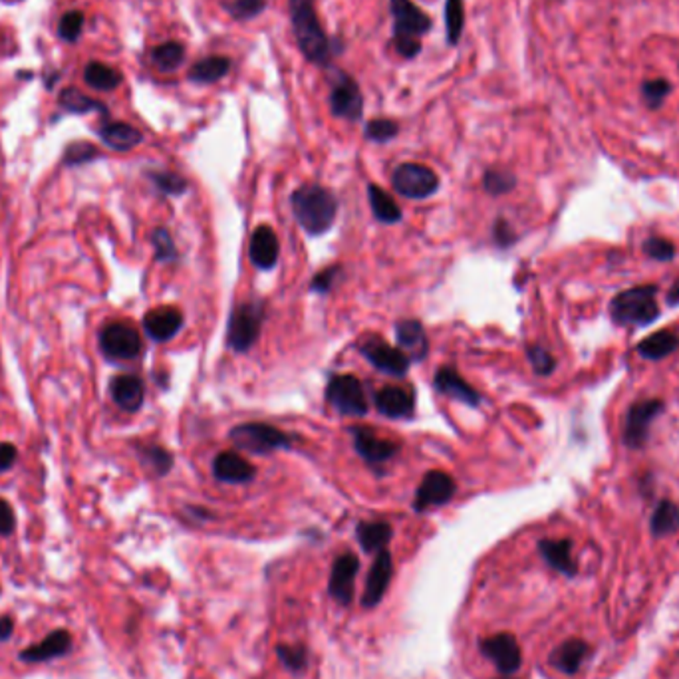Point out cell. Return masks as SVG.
<instances>
[{
	"label": "cell",
	"instance_id": "cell-1",
	"mask_svg": "<svg viewBox=\"0 0 679 679\" xmlns=\"http://www.w3.org/2000/svg\"><path fill=\"white\" fill-rule=\"evenodd\" d=\"M291 207L298 225L313 237L328 232L338 215L336 197L322 185L298 187L291 195Z\"/></svg>",
	"mask_w": 679,
	"mask_h": 679
},
{
	"label": "cell",
	"instance_id": "cell-2",
	"mask_svg": "<svg viewBox=\"0 0 679 679\" xmlns=\"http://www.w3.org/2000/svg\"><path fill=\"white\" fill-rule=\"evenodd\" d=\"M294 36L304 58L318 66H326L332 56L330 40L320 25L314 0H288Z\"/></svg>",
	"mask_w": 679,
	"mask_h": 679
},
{
	"label": "cell",
	"instance_id": "cell-3",
	"mask_svg": "<svg viewBox=\"0 0 679 679\" xmlns=\"http://www.w3.org/2000/svg\"><path fill=\"white\" fill-rule=\"evenodd\" d=\"M660 288L655 284H640L618 293L610 300V316L618 326H650L660 318L658 304Z\"/></svg>",
	"mask_w": 679,
	"mask_h": 679
},
{
	"label": "cell",
	"instance_id": "cell-4",
	"mask_svg": "<svg viewBox=\"0 0 679 679\" xmlns=\"http://www.w3.org/2000/svg\"><path fill=\"white\" fill-rule=\"evenodd\" d=\"M394 16V42L404 58H416L421 52V36L431 28V18L411 0H389Z\"/></svg>",
	"mask_w": 679,
	"mask_h": 679
},
{
	"label": "cell",
	"instance_id": "cell-5",
	"mask_svg": "<svg viewBox=\"0 0 679 679\" xmlns=\"http://www.w3.org/2000/svg\"><path fill=\"white\" fill-rule=\"evenodd\" d=\"M229 437L237 449L254 455H269L278 449H291L294 443V437L288 436V433L259 421L241 423V426L231 429Z\"/></svg>",
	"mask_w": 679,
	"mask_h": 679
},
{
	"label": "cell",
	"instance_id": "cell-6",
	"mask_svg": "<svg viewBox=\"0 0 679 679\" xmlns=\"http://www.w3.org/2000/svg\"><path fill=\"white\" fill-rule=\"evenodd\" d=\"M264 318L262 300H249L239 304L229 318L227 328V346L232 352H249L257 344Z\"/></svg>",
	"mask_w": 679,
	"mask_h": 679
},
{
	"label": "cell",
	"instance_id": "cell-7",
	"mask_svg": "<svg viewBox=\"0 0 679 679\" xmlns=\"http://www.w3.org/2000/svg\"><path fill=\"white\" fill-rule=\"evenodd\" d=\"M326 402L342 416L362 417L370 409L364 386L355 376L332 377L326 387Z\"/></svg>",
	"mask_w": 679,
	"mask_h": 679
},
{
	"label": "cell",
	"instance_id": "cell-8",
	"mask_svg": "<svg viewBox=\"0 0 679 679\" xmlns=\"http://www.w3.org/2000/svg\"><path fill=\"white\" fill-rule=\"evenodd\" d=\"M664 407L665 404L658 397L642 399V402L630 406L624 421V436H622L628 449L640 451L645 448V443L650 439V427L658 419Z\"/></svg>",
	"mask_w": 679,
	"mask_h": 679
},
{
	"label": "cell",
	"instance_id": "cell-9",
	"mask_svg": "<svg viewBox=\"0 0 679 679\" xmlns=\"http://www.w3.org/2000/svg\"><path fill=\"white\" fill-rule=\"evenodd\" d=\"M396 191L406 199H427L439 189L437 173L421 163H402L392 175Z\"/></svg>",
	"mask_w": 679,
	"mask_h": 679
},
{
	"label": "cell",
	"instance_id": "cell-10",
	"mask_svg": "<svg viewBox=\"0 0 679 679\" xmlns=\"http://www.w3.org/2000/svg\"><path fill=\"white\" fill-rule=\"evenodd\" d=\"M99 346L109 360H133L141 352V336L129 322H111L99 334Z\"/></svg>",
	"mask_w": 679,
	"mask_h": 679
},
{
	"label": "cell",
	"instance_id": "cell-11",
	"mask_svg": "<svg viewBox=\"0 0 679 679\" xmlns=\"http://www.w3.org/2000/svg\"><path fill=\"white\" fill-rule=\"evenodd\" d=\"M360 354L376 367V370L396 377H404L411 364L404 350L392 346V344H387L380 336L365 338L360 344Z\"/></svg>",
	"mask_w": 679,
	"mask_h": 679
},
{
	"label": "cell",
	"instance_id": "cell-12",
	"mask_svg": "<svg viewBox=\"0 0 679 679\" xmlns=\"http://www.w3.org/2000/svg\"><path fill=\"white\" fill-rule=\"evenodd\" d=\"M330 108L334 116L346 121H358L364 114V96L360 86L346 72H338L334 77Z\"/></svg>",
	"mask_w": 679,
	"mask_h": 679
},
{
	"label": "cell",
	"instance_id": "cell-13",
	"mask_svg": "<svg viewBox=\"0 0 679 679\" xmlns=\"http://www.w3.org/2000/svg\"><path fill=\"white\" fill-rule=\"evenodd\" d=\"M481 653L487 660H491L497 670L505 675L515 674L522 662L520 645L513 633L509 632L481 640Z\"/></svg>",
	"mask_w": 679,
	"mask_h": 679
},
{
	"label": "cell",
	"instance_id": "cell-14",
	"mask_svg": "<svg viewBox=\"0 0 679 679\" xmlns=\"http://www.w3.org/2000/svg\"><path fill=\"white\" fill-rule=\"evenodd\" d=\"M455 491H458V485H455L453 477L443 471H429L423 477V481L419 483L416 491L414 510L423 513V510H427L431 507L448 505Z\"/></svg>",
	"mask_w": 679,
	"mask_h": 679
},
{
	"label": "cell",
	"instance_id": "cell-15",
	"mask_svg": "<svg viewBox=\"0 0 679 679\" xmlns=\"http://www.w3.org/2000/svg\"><path fill=\"white\" fill-rule=\"evenodd\" d=\"M352 439H354V449L360 458L370 463V465H380L386 463L392 458H396L399 451V443L380 437L377 433L370 427H350Z\"/></svg>",
	"mask_w": 679,
	"mask_h": 679
},
{
	"label": "cell",
	"instance_id": "cell-16",
	"mask_svg": "<svg viewBox=\"0 0 679 679\" xmlns=\"http://www.w3.org/2000/svg\"><path fill=\"white\" fill-rule=\"evenodd\" d=\"M374 404L389 419H409L416 414V392L411 386H386L376 394Z\"/></svg>",
	"mask_w": 679,
	"mask_h": 679
},
{
	"label": "cell",
	"instance_id": "cell-17",
	"mask_svg": "<svg viewBox=\"0 0 679 679\" xmlns=\"http://www.w3.org/2000/svg\"><path fill=\"white\" fill-rule=\"evenodd\" d=\"M72 636L68 630L58 628L50 632L46 638L42 642L28 645V648L22 650L18 653V660L25 664H44V662H52L56 658H62V655L68 653L72 650Z\"/></svg>",
	"mask_w": 679,
	"mask_h": 679
},
{
	"label": "cell",
	"instance_id": "cell-18",
	"mask_svg": "<svg viewBox=\"0 0 679 679\" xmlns=\"http://www.w3.org/2000/svg\"><path fill=\"white\" fill-rule=\"evenodd\" d=\"M392 574H394L392 554L384 549L376 554V561L372 564L370 574H367L365 590L362 596V604L365 608H374L382 602V598L389 586V581H392Z\"/></svg>",
	"mask_w": 679,
	"mask_h": 679
},
{
	"label": "cell",
	"instance_id": "cell-19",
	"mask_svg": "<svg viewBox=\"0 0 679 679\" xmlns=\"http://www.w3.org/2000/svg\"><path fill=\"white\" fill-rule=\"evenodd\" d=\"M358 569L360 561L352 552H344L334 561L330 574V594L344 606H348L354 600V578L358 574Z\"/></svg>",
	"mask_w": 679,
	"mask_h": 679
},
{
	"label": "cell",
	"instance_id": "cell-20",
	"mask_svg": "<svg viewBox=\"0 0 679 679\" xmlns=\"http://www.w3.org/2000/svg\"><path fill=\"white\" fill-rule=\"evenodd\" d=\"M213 475L221 483L242 485L257 477V467L235 451H221L213 459Z\"/></svg>",
	"mask_w": 679,
	"mask_h": 679
},
{
	"label": "cell",
	"instance_id": "cell-21",
	"mask_svg": "<svg viewBox=\"0 0 679 679\" xmlns=\"http://www.w3.org/2000/svg\"><path fill=\"white\" fill-rule=\"evenodd\" d=\"M433 387H436L439 394L458 399V402L469 407H477L481 404V394H478L471 384H467L459 376V372L451 365L439 367V372L433 377Z\"/></svg>",
	"mask_w": 679,
	"mask_h": 679
},
{
	"label": "cell",
	"instance_id": "cell-22",
	"mask_svg": "<svg viewBox=\"0 0 679 679\" xmlns=\"http://www.w3.org/2000/svg\"><path fill=\"white\" fill-rule=\"evenodd\" d=\"M183 326V314L181 310L173 306H159L153 308L143 316V330L148 332V336L155 342H170L180 334Z\"/></svg>",
	"mask_w": 679,
	"mask_h": 679
},
{
	"label": "cell",
	"instance_id": "cell-23",
	"mask_svg": "<svg viewBox=\"0 0 679 679\" xmlns=\"http://www.w3.org/2000/svg\"><path fill=\"white\" fill-rule=\"evenodd\" d=\"M278 254H281V244H278L276 232L269 225L254 229L249 247L251 262L259 271H273L278 262Z\"/></svg>",
	"mask_w": 679,
	"mask_h": 679
},
{
	"label": "cell",
	"instance_id": "cell-24",
	"mask_svg": "<svg viewBox=\"0 0 679 679\" xmlns=\"http://www.w3.org/2000/svg\"><path fill=\"white\" fill-rule=\"evenodd\" d=\"M539 552L550 569L564 576H576L578 566L572 556V542L569 539H542L539 542Z\"/></svg>",
	"mask_w": 679,
	"mask_h": 679
},
{
	"label": "cell",
	"instance_id": "cell-25",
	"mask_svg": "<svg viewBox=\"0 0 679 679\" xmlns=\"http://www.w3.org/2000/svg\"><path fill=\"white\" fill-rule=\"evenodd\" d=\"M109 392H111V399L118 404V407L128 411V414L138 411L143 406V397H146V387H143V382L133 374H124V376L114 377L109 384Z\"/></svg>",
	"mask_w": 679,
	"mask_h": 679
},
{
	"label": "cell",
	"instance_id": "cell-26",
	"mask_svg": "<svg viewBox=\"0 0 679 679\" xmlns=\"http://www.w3.org/2000/svg\"><path fill=\"white\" fill-rule=\"evenodd\" d=\"M396 340L409 360H423L429 352V342L417 320H402L396 326Z\"/></svg>",
	"mask_w": 679,
	"mask_h": 679
},
{
	"label": "cell",
	"instance_id": "cell-27",
	"mask_svg": "<svg viewBox=\"0 0 679 679\" xmlns=\"http://www.w3.org/2000/svg\"><path fill=\"white\" fill-rule=\"evenodd\" d=\"M677 350H679V336L672 330L653 332L636 346V352L642 355V358L650 360V362H660V360L670 358V355Z\"/></svg>",
	"mask_w": 679,
	"mask_h": 679
},
{
	"label": "cell",
	"instance_id": "cell-28",
	"mask_svg": "<svg viewBox=\"0 0 679 679\" xmlns=\"http://www.w3.org/2000/svg\"><path fill=\"white\" fill-rule=\"evenodd\" d=\"M586 655H588L586 642L576 640V638L566 640L550 653V665L566 675H574L578 670H581Z\"/></svg>",
	"mask_w": 679,
	"mask_h": 679
},
{
	"label": "cell",
	"instance_id": "cell-29",
	"mask_svg": "<svg viewBox=\"0 0 679 679\" xmlns=\"http://www.w3.org/2000/svg\"><path fill=\"white\" fill-rule=\"evenodd\" d=\"M99 138H102L108 148L116 151H129L139 146L143 139L139 129L124 124V121H109V124H104L99 128Z\"/></svg>",
	"mask_w": 679,
	"mask_h": 679
},
{
	"label": "cell",
	"instance_id": "cell-30",
	"mask_svg": "<svg viewBox=\"0 0 679 679\" xmlns=\"http://www.w3.org/2000/svg\"><path fill=\"white\" fill-rule=\"evenodd\" d=\"M367 201H370L374 217L380 222L396 225V222L402 221V209L396 203V199L384 191L382 187L367 185Z\"/></svg>",
	"mask_w": 679,
	"mask_h": 679
},
{
	"label": "cell",
	"instance_id": "cell-31",
	"mask_svg": "<svg viewBox=\"0 0 679 679\" xmlns=\"http://www.w3.org/2000/svg\"><path fill=\"white\" fill-rule=\"evenodd\" d=\"M231 70V60L227 56H207V58L199 60L191 66L189 70V80L197 84H213L225 77Z\"/></svg>",
	"mask_w": 679,
	"mask_h": 679
},
{
	"label": "cell",
	"instance_id": "cell-32",
	"mask_svg": "<svg viewBox=\"0 0 679 679\" xmlns=\"http://www.w3.org/2000/svg\"><path fill=\"white\" fill-rule=\"evenodd\" d=\"M650 530L655 539L670 537L679 530V507L674 500H660L650 519Z\"/></svg>",
	"mask_w": 679,
	"mask_h": 679
},
{
	"label": "cell",
	"instance_id": "cell-33",
	"mask_svg": "<svg viewBox=\"0 0 679 679\" xmlns=\"http://www.w3.org/2000/svg\"><path fill=\"white\" fill-rule=\"evenodd\" d=\"M358 540L365 552H380L386 549V544L392 540V527L384 520L376 522H360L358 529Z\"/></svg>",
	"mask_w": 679,
	"mask_h": 679
},
{
	"label": "cell",
	"instance_id": "cell-34",
	"mask_svg": "<svg viewBox=\"0 0 679 679\" xmlns=\"http://www.w3.org/2000/svg\"><path fill=\"white\" fill-rule=\"evenodd\" d=\"M84 80L98 92H111L121 84V74L102 62H90L84 70Z\"/></svg>",
	"mask_w": 679,
	"mask_h": 679
},
{
	"label": "cell",
	"instance_id": "cell-35",
	"mask_svg": "<svg viewBox=\"0 0 679 679\" xmlns=\"http://www.w3.org/2000/svg\"><path fill=\"white\" fill-rule=\"evenodd\" d=\"M151 60L161 72H173L180 68L185 60V46L181 42H163L158 48H153Z\"/></svg>",
	"mask_w": 679,
	"mask_h": 679
},
{
	"label": "cell",
	"instance_id": "cell-36",
	"mask_svg": "<svg viewBox=\"0 0 679 679\" xmlns=\"http://www.w3.org/2000/svg\"><path fill=\"white\" fill-rule=\"evenodd\" d=\"M58 102L66 111H72V114H87V111H94V109L104 111L106 114L104 104H99L98 99L82 94L80 90H76V87H66V90H62Z\"/></svg>",
	"mask_w": 679,
	"mask_h": 679
},
{
	"label": "cell",
	"instance_id": "cell-37",
	"mask_svg": "<svg viewBox=\"0 0 679 679\" xmlns=\"http://www.w3.org/2000/svg\"><path fill=\"white\" fill-rule=\"evenodd\" d=\"M465 26V6L463 0H448L445 3V30H448V44L455 46L461 40Z\"/></svg>",
	"mask_w": 679,
	"mask_h": 679
},
{
	"label": "cell",
	"instance_id": "cell-38",
	"mask_svg": "<svg viewBox=\"0 0 679 679\" xmlns=\"http://www.w3.org/2000/svg\"><path fill=\"white\" fill-rule=\"evenodd\" d=\"M517 177L507 170H489L483 175V187L489 195H507L515 189Z\"/></svg>",
	"mask_w": 679,
	"mask_h": 679
},
{
	"label": "cell",
	"instance_id": "cell-39",
	"mask_svg": "<svg viewBox=\"0 0 679 679\" xmlns=\"http://www.w3.org/2000/svg\"><path fill=\"white\" fill-rule=\"evenodd\" d=\"M670 94L672 84L665 77H655V80H645L642 84V98L650 109H660Z\"/></svg>",
	"mask_w": 679,
	"mask_h": 679
},
{
	"label": "cell",
	"instance_id": "cell-40",
	"mask_svg": "<svg viewBox=\"0 0 679 679\" xmlns=\"http://www.w3.org/2000/svg\"><path fill=\"white\" fill-rule=\"evenodd\" d=\"M141 455H143V461H146L149 469H153L155 475L163 477L171 471L173 455L167 449L158 448V445H148V448H143Z\"/></svg>",
	"mask_w": 679,
	"mask_h": 679
},
{
	"label": "cell",
	"instance_id": "cell-41",
	"mask_svg": "<svg viewBox=\"0 0 679 679\" xmlns=\"http://www.w3.org/2000/svg\"><path fill=\"white\" fill-rule=\"evenodd\" d=\"M364 133H365V139L376 141V143H386V141H392L397 136L399 126L394 119L376 118L372 121H367Z\"/></svg>",
	"mask_w": 679,
	"mask_h": 679
},
{
	"label": "cell",
	"instance_id": "cell-42",
	"mask_svg": "<svg viewBox=\"0 0 679 679\" xmlns=\"http://www.w3.org/2000/svg\"><path fill=\"white\" fill-rule=\"evenodd\" d=\"M643 252L645 257H650L652 261H658V262H670L675 259V247L674 242L670 239H664V237H650L643 241Z\"/></svg>",
	"mask_w": 679,
	"mask_h": 679
},
{
	"label": "cell",
	"instance_id": "cell-43",
	"mask_svg": "<svg viewBox=\"0 0 679 679\" xmlns=\"http://www.w3.org/2000/svg\"><path fill=\"white\" fill-rule=\"evenodd\" d=\"M527 358L537 376H550L556 370L554 355L547 348L540 346V344H532V346L527 348Z\"/></svg>",
	"mask_w": 679,
	"mask_h": 679
},
{
	"label": "cell",
	"instance_id": "cell-44",
	"mask_svg": "<svg viewBox=\"0 0 679 679\" xmlns=\"http://www.w3.org/2000/svg\"><path fill=\"white\" fill-rule=\"evenodd\" d=\"M151 242H153V249H155V259H158V261L173 262V261H177V257H180V254H177L175 244H173V239L170 235V231H167V229H163V227L155 229L151 232Z\"/></svg>",
	"mask_w": 679,
	"mask_h": 679
},
{
	"label": "cell",
	"instance_id": "cell-45",
	"mask_svg": "<svg viewBox=\"0 0 679 679\" xmlns=\"http://www.w3.org/2000/svg\"><path fill=\"white\" fill-rule=\"evenodd\" d=\"M149 180L155 183L163 195H183L187 191V181L181 175L171 171H158L149 173Z\"/></svg>",
	"mask_w": 679,
	"mask_h": 679
},
{
	"label": "cell",
	"instance_id": "cell-46",
	"mask_svg": "<svg viewBox=\"0 0 679 679\" xmlns=\"http://www.w3.org/2000/svg\"><path fill=\"white\" fill-rule=\"evenodd\" d=\"M84 22H86V16L84 13H80V10H70V13H66L60 18V25H58L60 38L64 42H76L82 35Z\"/></svg>",
	"mask_w": 679,
	"mask_h": 679
},
{
	"label": "cell",
	"instance_id": "cell-47",
	"mask_svg": "<svg viewBox=\"0 0 679 679\" xmlns=\"http://www.w3.org/2000/svg\"><path fill=\"white\" fill-rule=\"evenodd\" d=\"M266 8V0H232L227 6L229 15L235 20H251L257 18Z\"/></svg>",
	"mask_w": 679,
	"mask_h": 679
},
{
	"label": "cell",
	"instance_id": "cell-48",
	"mask_svg": "<svg viewBox=\"0 0 679 679\" xmlns=\"http://www.w3.org/2000/svg\"><path fill=\"white\" fill-rule=\"evenodd\" d=\"M278 658L293 672H303L308 662V655L304 648H291V645H278L276 648Z\"/></svg>",
	"mask_w": 679,
	"mask_h": 679
},
{
	"label": "cell",
	"instance_id": "cell-49",
	"mask_svg": "<svg viewBox=\"0 0 679 679\" xmlns=\"http://www.w3.org/2000/svg\"><path fill=\"white\" fill-rule=\"evenodd\" d=\"M96 155H98V151H96L94 146H90V143H86V141L72 143V146L66 149L64 163L66 165H80V163L94 159Z\"/></svg>",
	"mask_w": 679,
	"mask_h": 679
},
{
	"label": "cell",
	"instance_id": "cell-50",
	"mask_svg": "<svg viewBox=\"0 0 679 679\" xmlns=\"http://www.w3.org/2000/svg\"><path fill=\"white\" fill-rule=\"evenodd\" d=\"M340 273H342V269H340L338 264L328 266V269L320 271V273L314 276V281H313V284H310V288H313L314 293H320V294L330 293V291H332V286H334V283L338 281Z\"/></svg>",
	"mask_w": 679,
	"mask_h": 679
},
{
	"label": "cell",
	"instance_id": "cell-51",
	"mask_svg": "<svg viewBox=\"0 0 679 679\" xmlns=\"http://www.w3.org/2000/svg\"><path fill=\"white\" fill-rule=\"evenodd\" d=\"M16 529L15 510L5 499H0V537H10Z\"/></svg>",
	"mask_w": 679,
	"mask_h": 679
},
{
	"label": "cell",
	"instance_id": "cell-52",
	"mask_svg": "<svg viewBox=\"0 0 679 679\" xmlns=\"http://www.w3.org/2000/svg\"><path fill=\"white\" fill-rule=\"evenodd\" d=\"M515 239L517 237H515V232H513V229H510L509 222L503 221V219H499L495 222V241H497V244H500V247H510V244L515 242Z\"/></svg>",
	"mask_w": 679,
	"mask_h": 679
},
{
	"label": "cell",
	"instance_id": "cell-53",
	"mask_svg": "<svg viewBox=\"0 0 679 679\" xmlns=\"http://www.w3.org/2000/svg\"><path fill=\"white\" fill-rule=\"evenodd\" d=\"M16 461V448L10 443L0 445V471H8Z\"/></svg>",
	"mask_w": 679,
	"mask_h": 679
},
{
	"label": "cell",
	"instance_id": "cell-54",
	"mask_svg": "<svg viewBox=\"0 0 679 679\" xmlns=\"http://www.w3.org/2000/svg\"><path fill=\"white\" fill-rule=\"evenodd\" d=\"M15 633V620L10 616H0V642H8Z\"/></svg>",
	"mask_w": 679,
	"mask_h": 679
},
{
	"label": "cell",
	"instance_id": "cell-55",
	"mask_svg": "<svg viewBox=\"0 0 679 679\" xmlns=\"http://www.w3.org/2000/svg\"><path fill=\"white\" fill-rule=\"evenodd\" d=\"M679 304V281H675L670 291H667V306H677Z\"/></svg>",
	"mask_w": 679,
	"mask_h": 679
}]
</instances>
